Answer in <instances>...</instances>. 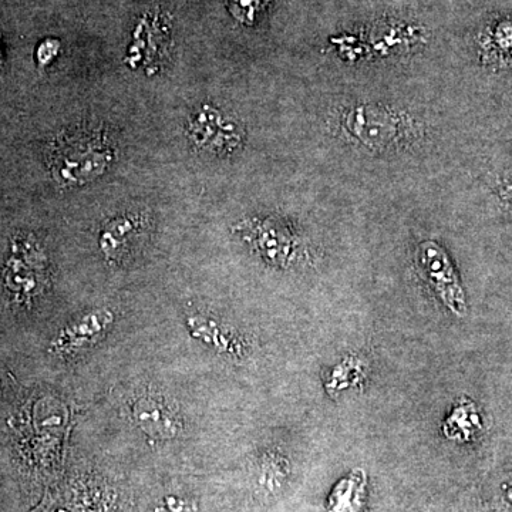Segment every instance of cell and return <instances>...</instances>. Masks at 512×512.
Here are the masks:
<instances>
[{
  "label": "cell",
  "mask_w": 512,
  "mask_h": 512,
  "mask_svg": "<svg viewBox=\"0 0 512 512\" xmlns=\"http://www.w3.org/2000/svg\"><path fill=\"white\" fill-rule=\"evenodd\" d=\"M113 158L109 138L100 131H76L57 140L50 168L57 183L80 187L103 175Z\"/></svg>",
  "instance_id": "cell-1"
},
{
  "label": "cell",
  "mask_w": 512,
  "mask_h": 512,
  "mask_svg": "<svg viewBox=\"0 0 512 512\" xmlns=\"http://www.w3.org/2000/svg\"><path fill=\"white\" fill-rule=\"evenodd\" d=\"M417 259L423 275L448 311L458 318L466 316V295L446 251L436 242L426 241L420 245Z\"/></svg>",
  "instance_id": "cell-2"
},
{
  "label": "cell",
  "mask_w": 512,
  "mask_h": 512,
  "mask_svg": "<svg viewBox=\"0 0 512 512\" xmlns=\"http://www.w3.org/2000/svg\"><path fill=\"white\" fill-rule=\"evenodd\" d=\"M45 262V254L32 238L13 239L10 254L3 266L6 289L18 298L35 295L45 276Z\"/></svg>",
  "instance_id": "cell-3"
},
{
  "label": "cell",
  "mask_w": 512,
  "mask_h": 512,
  "mask_svg": "<svg viewBox=\"0 0 512 512\" xmlns=\"http://www.w3.org/2000/svg\"><path fill=\"white\" fill-rule=\"evenodd\" d=\"M188 137L195 147L212 154H229L242 143L237 121L229 119L215 107L202 106L188 121Z\"/></svg>",
  "instance_id": "cell-4"
},
{
  "label": "cell",
  "mask_w": 512,
  "mask_h": 512,
  "mask_svg": "<svg viewBox=\"0 0 512 512\" xmlns=\"http://www.w3.org/2000/svg\"><path fill=\"white\" fill-rule=\"evenodd\" d=\"M171 28L163 16L146 13L138 20L133 30V39L127 50L126 62L133 69H138L141 64L147 67L156 66L163 55L168 40H170ZM146 67V69H147Z\"/></svg>",
  "instance_id": "cell-5"
},
{
  "label": "cell",
  "mask_w": 512,
  "mask_h": 512,
  "mask_svg": "<svg viewBox=\"0 0 512 512\" xmlns=\"http://www.w3.org/2000/svg\"><path fill=\"white\" fill-rule=\"evenodd\" d=\"M113 320V313L107 309H97L87 313L62 329V332L53 339L50 350L59 356L77 355L99 342Z\"/></svg>",
  "instance_id": "cell-6"
},
{
  "label": "cell",
  "mask_w": 512,
  "mask_h": 512,
  "mask_svg": "<svg viewBox=\"0 0 512 512\" xmlns=\"http://www.w3.org/2000/svg\"><path fill=\"white\" fill-rule=\"evenodd\" d=\"M133 416L138 427L154 439H174L183 429L170 409L154 397L146 396L138 399L134 404Z\"/></svg>",
  "instance_id": "cell-7"
},
{
  "label": "cell",
  "mask_w": 512,
  "mask_h": 512,
  "mask_svg": "<svg viewBox=\"0 0 512 512\" xmlns=\"http://www.w3.org/2000/svg\"><path fill=\"white\" fill-rule=\"evenodd\" d=\"M144 220L137 214H123L104 225L100 232V249L107 261H119L143 228Z\"/></svg>",
  "instance_id": "cell-8"
},
{
  "label": "cell",
  "mask_w": 512,
  "mask_h": 512,
  "mask_svg": "<svg viewBox=\"0 0 512 512\" xmlns=\"http://www.w3.org/2000/svg\"><path fill=\"white\" fill-rule=\"evenodd\" d=\"M350 113L367 123L363 124L350 119L346 121L350 133L355 134L367 146H382V144L389 143L394 137L396 126H394L392 117L387 116L384 111L373 109L370 106H360Z\"/></svg>",
  "instance_id": "cell-9"
},
{
  "label": "cell",
  "mask_w": 512,
  "mask_h": 512,
  "mask_svg": "<svg viewBox=\"0 0 512 512\" xmlns=\"http://www.w3.org/2000/svg\"><path fill=\"white\" fill-rule=\"evenodd\" d=\"M480 429V414L476 406L470 402L460 403L454 407L443 426L444 436L458 441L470 440Z\"/></svg>",
  "instance_id": "cell-10"
},
{
  "label": "cell",
  "mask_w": 512,
  "mask_h": 512,
  "mask_svg": "<svg viewBox=\"0 0 512 512\" xmlns=\"http://www.w3.org/2000/svg\"><path fill=\"white\" fill-rule=\"evenodd\" d=\"M187 325L192 338L204 340L207 345L217 349L218 352L227 353V355H239L241 352V346L225 335L214 320L204 318V316H191Z\"/></svg>",
  "instance_id": "cell-11"
},
{
  "label": "cell",
  "mask_w": 512,
  "mask_h": 512,
  "mask_svg": "<svg viewBox=\"0 0 512 512\" xmlns=\"http://www.w3.org/2000/svg\"><path fill=\"white\" fill-rule=\"evenodd\" d=\"M256 244L264 251L265 256L275 262L286 261L291 252V239L285 231L271 224L259 225L256 229Z\"/></svg>",
  "instance_id": "cell-12"
},
{
  "label": "cell",
  "mask_w": 512,
  "mask_h": 512,
  "mask_svg": "<svg viewBox=\"0 0 512 512\" xmlns=\"http://www.w3.org/2000/svg\"><path fill=\"white\" fill-rule=\"evenodd\" d=\"M269 0H231L229 12L238 22L244 25H252L258 13L265 8Z\"/></svg>",
  "instance_id": "cell-13"
},
{
  "label": "cell",
  "mask_w": 512,
  "mask_h": 512,
  "mask_svg": "<svg viewBox=\"0 0 512 512\" xmlns=\"http://www.w3.org/2000/svg\"><path fill=\"white\" fill-rule=\"evenodd\" d=\"M62 50V43L55 37H46L37 45L35 50V60L39 69H46L50 64L55 62L57 56Z\"/></svg>",
  "instance_id": "cell-14"
},
{
  "label": "cell",
  "mask_w": 512,
  "mask_h": 512,
  "mask_svg": "<svg viewBox=\"0 0 512 512\" xmlns=\"http://www.w3.org/2000/svg\"><path fill=\"white\" fill-rule=\"evenodd\" d=\"M157 512H194L190 505L184 503L183 500H175L170 498L167 500L163 508H158Z\"/></svg>",
  "instance_id": "cell-15"
},
{
  "label": "cell",
  "mask_w": 512,
  "mask_h": 512,
  "mask_svg": "<svg viewBox=\"0 0 512 512\" xmlns=\"http://www.w3.org/2000/svg\"><path fill=\"white\" fill-rule=\"evenodd\" d=\"M42 512H77L74 511L69 504L63 503H50L46 508H43Z\"/></svg>",
  "instance_id": "cell-16"
},
{
  "label": "cell",
  "mask_w": 512,
  "mask_h": 512,
  "mask_svg": "<svg viewBox=\"0 0 512 512\" xmlns=\"http://www.w3.org/2000/svg\"><path fill=\"white\" fill-rule=\"evenodd\" d=\"M3 60H5V57H3L2 43H0V67L3 66Z\"/></svg>",
  "instance_id": "cell-17"
}]
</instances>
